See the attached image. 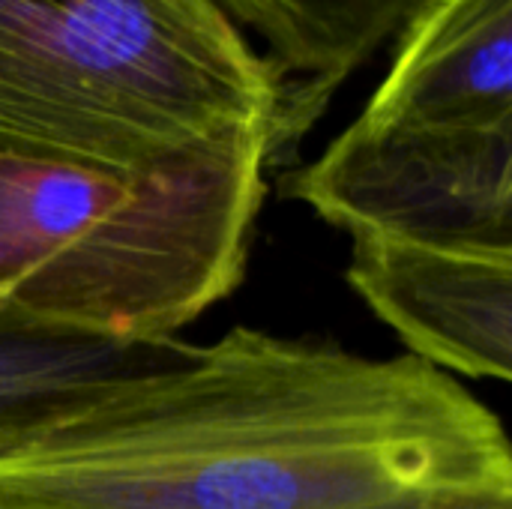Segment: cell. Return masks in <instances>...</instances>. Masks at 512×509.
Here are the masks:
<instances>
[{"mask_svg":"<svg viewBox=\"0 0 512 509\" xmlns=\"http://www.w3.org/2000/svg\"><path fill=\"white\" fill-rule=\"evenodd\" d=\"M512 483L501 420L414 354L234 327L0 453V509H387Z\"/></svg>","mask_w":512,"mask_h":509,"instance_id":"1","label":"cell"},{"mask_svg":"<svg viewBox=\"0 0 512 509\" xmlns=\"http://www.w3.org/2000/svg\"><path fill=\"white\" fill-rule=\"evenodd\" d=\"M270 138L123 174L0 150V303L51 327L165 342L243 279Z\"/></svg>","mask_w":512,"mask_h":509,"instance_id":"2","label":"cell"},{"mask_svg":"<svg viewBox=\"0 0 512 509\" xmlns=\"http://www.w3.org/2000/svg\"><path fill=\"white\" fill-rule=\"evenodd\" d=\"M279 105L216 0H0V150L156 174L243 138L273 150Z\"/></svg>","mask_w":512,"mask_h":509,"instance_id":"3","label":"cell"},{"mask_svg":"<svg viewBox=\"0 0 512 509\" xmlns=\"http://www.w3.org/2000/svg\"><path fill=\"white\" fill-rule=\"evenodd\" d=\"M285 195L351 240L512 258V0H426L363 114Z\"/></svg>","mask_w":512,"mask_h":509,"instance_id":"4","label":"cell"},{"mask_svg":"<svg viewBox=\"0 0 512 509\" xmlns=\"http://www.w3.org/2000/svg\"><path fill=\"white\" fill-rule=\"evenodd\" d=\"M348 282L423 363L510 381L512 258L354 237Z\"/></svg>","mask_w":512,"mask_h":509,"instance_id":"5","label":"cell"},{"mask_svg":"<svg viewBox=\"0 0 512 509\" xmlns=\"http://www.w3.org/2000/svg\"><path fill=\"white\" fill-rule=\"evenodd\" d=\"M255 30L282 84L273 165L285 162L312 129L333 90L360 69L426 0H216Z\"/></svg>","mask_w":512,"mask_h":509,"instance_id":"6","label":"cell"},{"mask_svg":"<svg viewBox=\"0 0 512 509\" xmlns=\"http://www.w3.org/2000/svg\"><path fill=\"white\" fill-rule=\"evenodd\" d=\"M183 339L123 342L33 321L0 303V453L105 390L177 363Z\"/></svg>","mask_w":512,"mask_h":509,"instance_id":"7","label":"cell"},{"mask_svg":"<svg viewBox=\"0 0 512 509\" xmlns=\"http://www.w3.org/2000/svg\"><path fill=\"white\" fill-rule=\"evenodd\" d=\"M387 509H512V483H471L435 489Z\"/></svg>","mask_w":512,"mask_h":509,"instance_id":"8","label":"cell"}]
</instances>
